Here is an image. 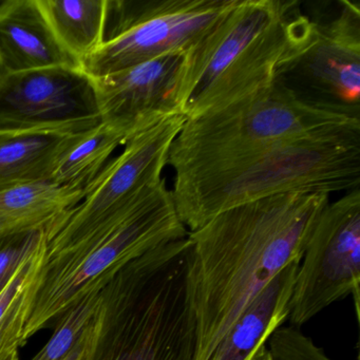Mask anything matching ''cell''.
Here are the masks:
<instances>
[{
    "label": "cell",
    "instance_id": "1",
    "mask_svg": "<svg viewBox=\"0 0 360 360\" xmlns=\"http://www.w3.org/2000/svg\"><path fill=\"white\" fill-rule=\"evenodd\" d=\"M330 195L290 193L233 206L189 231L197 359L208 360L233 322L288 265L301 262Z\"/></svg>",
    "mask_w": 360,
    "mask_h": 360
},
{
    "label": "cell",
    "instance_id": "2",
    "mask_svg": "<svg viewBox=\"0 0 360 360\" xmlns=\"http://www.w3.org/2000/svg\"><path fill=\"white\" fill-rule=\"evenodd\" d=\"M174 174L172 200L191 231L229 208L262 198L353 191L360 186V126L280 141Z\"/></svg>",
    "mask_w": 360,
    "mask_h": 360
},
{
    "label": "cell",
    "instance_id": "3",
    "mask_svg": "<svg viewBox=\"0 0 360 360\" xmlns=\"http://www.w3.org/2000/svg\"><path fill=\"white\" fill-rule=\"evenodd\" d=\"M193 243L166 242L122 267L100 290L79 360H195Z\"/></svg>",
    "mask_w": 360,
    "mask_h": 360
},
{
    "label": "cell",
    "instance_id": "4",
    "mask_svg": "<svg viewBox=\"0 0 360 360\" xmlns=\"http://www.w3.org/2000/svg\"><path fill=\"white\" fill-rule=\"evenodd\" d=\"M315 37V20L297 0H239L185 54L179 112L195 119L273 85Z\"/></svg>",
    "mask_w": 360,
    "mask_h": 360
},
{
    "label": "cell",
    "instance_id": "5",
    "mask_svg": "<svg viewBox=\"0 0 360 360\" xmlns=\"http://www.w3.org/2000/svg\"><path fill=\"white\" fill-rule=\"evenodd\" d=\"M188 233L164 179L121 218L66 245L46 248L24 343L88 295L98 292L122 267Z\"/></svg>",
    "mask_w": 360,
    "mask_h": 360
},
{
    "label": "cell",
    "instance_id": "6",
    "mask_svg": "<svg viewBox=\"0 0 360 360\" xmlns=\"http://www.w3.org/2000/svg\"><path fill=\"white\" fill-rule=\"evenodd\" d=\"M349 126H360V121L307 106L276 82L218 110L185 120L172 143L168 164L176 172Z\"/></svg>",
    "mask_w": 360,
    "mask_h": 360
},
{
    "label": "cell",
    "instance_id": "7",
    "mask_svg": "<svg viewBox=\"0 0 360 360\" xmlns=\"http://www.w3.org/2000/svg\"><path fill=\"white\" fill-rule=\"evenodd\" d=\"M238 1L108 0L104 44L82 69L96 79L163 54H186Z\"/></svg>",
    "mask_w": 360,
    "mask_h": 360
},
{
    "label": "cell",
    "instance_id": "8",
    "mask_svg": "<svg viewBox=\"0 0 360 360\" xmlns=\"http://www.w3.org/2000/svg\"><path fill=\"white\" fill-rule=\"evenodd\" d=\"M185 120L176 113L128 141L87 187L83 201L47 231V248L66 245L106 226L155 191L164 180L162 172Z\"/></svg>",
    "mask_w": 360,
    "mask_h": 360
},
{
    "label": "cell",
    "instance_id": "9",
    "mask_svg": "<svg viewBox=\"0 0 360 360\" xmlns=\"http://www.w3.org/2000/svg\"><path fill=\"white\" fill-rule=\"evenodd\" d=\"M295 278L290 303L292 326L352 295L360 317V187L322 210Z\"/></svg>",
    "mask_w": 360,
    "mask_h": 360
},
{
    "label": "cell",
    "instance_id": "10",
    "mask_svg": "<svg viewBox=\"0 0 360 360\" xmlns=\"http://www.w3.org/2000/svg\"><path fill=\"white\" fill-rule=\"evenodd\" d=\"M328 22H316L313 43L282 69L277 83L317 110L360 121V6L338 1Z\"/></svg>",
    "mask_w": 360,
    "mask_h": 360
},
{
    "label": "cell",
    "instance_id": "11",
    "mask_svg": "<svg viewBox=\"0 0 360 360\" xmlns=\"http://www.w3.org/2000/svg\"><path fill=\"white\" fill-rule=\"evenodd\" d=\"M101 122L94 79L82 68L7 73L0 81V131L82 134Z\"/></svg>",
    "mask_w": 360,
    "mask_h": 360
},
{
    "label": "cell",
    "instance_id": "12",
    "mask_svg": "<svg viewBox=\"0 0 360 360\" xmlns=\"http://www.w3.org/2000/svg\"><path fill=\"white\" fill-rule=\"evenodd\" d=\"M184 56L182 52L166 53L92 79L102 121L121 128L131 140L165 117L180 113L174 96Z\"/></svg>",
    "mask_w": 360,
    "mask_h": 360
},
{
    "label": "cell",
    "instance_id": "13",
    "mask_svg": "<svg viewBox=\"0 0 360 360\" xmlns=\"http://www.w3.org/2000/svg\"><path fill=\"white\" fill-rule=\"evenodd\" d=\"M0 62L7 73L81 64L60 45L37 0L0 5Z\"/></svg>",
    "mask_w": 360,
    "mask_h": 360
},
{
    "label": "cell",
    "instance_id": "14",
    "mask_svg": "<svg viewBox=\"0 0 360 360\" xmlns=\"http://www.w3.org/2000/svg\"><path fill=\"white\" fill-rule=\"evenodd\" d=\"M300 262L280 271L233 322L208 360H248L266 345L290 315L295 278Z\"/></svg>",
    "mask_w": 360,
    "mask_h": 360
},
{
    "label": "cell",
    "instance_id": "15",
    "mask_svg": "<svg viewBox=\"0 0 360 360\" xmlns=\"http://www.w3.org/2000/svg\"><path fill=\"white\" fill-rule=\"evenodd\" d=\"M86 195V191L51 182L30 183L0 189V239L50 231Z\"/></svg>",
    "mask_w": 360,
    "mask_h": 360
},
{
    "label": "cell",
    "instance_id": "16",
    "mask_svg": "<svg viewBox=\"0 0 360 360\" xmlns=\"http://www.w3.org/2000/svg\"><path fill=\"white\" fill-rule=\"evenodd\" d=\"M82 134L0 131V189L50 182L60 158Z\"/></svg>",
    "mask_w": 360,
    "mask_h": 360
},
{
    "label": "cell",
    "instance_id": "17",
    "mask_svg": "<svg viewBox=\"0 0 360 360\" xmlns=\"http://www.w3.org/2000/svg\"><path fill=\"white\" fill-rule=\"evenodd\" d=\"M56 39L83 64L105 41L108 0H37Z\"/></svg>",
    "mask_w": 360,
    "mask_h": 360
},
{
    "label": "cell",
    "instance_id": "18",
    "mask_svg": "<svg viewBox=\"0 0 360 360\" xmlns=\"http://www.w3.org/2000/svg\"><path fill=\"white\" fill-rule=\"evenodd\" d=\"M130 140L121 128L107 122L81 134L60 158L50 182L67 188L86 191L112 153Z\"/></svg>",
    "mask_w": 360,
    "mask_h": 360
},
{
    "label": "cell",
    "instance_id": "19",
    "mask_svg": "<svg viewBox=\"0 0 360 360\" xmlns=\"http://www.w3.org/2000/svg\"><path fill=\"white\" fill-rule=\"evenodd\" d=\"M46 239L0 292V360H9L24 345L25 330L45 259Z\"/></svg>",
    "mask_w": 360,
    "mask_h": 360
},
{
    "label": "cell",
    "instance_id": "20",
    "mask_svg": "<svg viewBox=\"0 0 360 360\" xmlns=\"http://www.w3.org/2000/svg\"><path fill=\"white\" fill-rule=\"evenodd\" d=\"M100 304V290L92 292L58 318L51 338L32 360H63L85 334Z\"/></svg>",
    "mask_w": 360,
    "mask_h": 360
},
{
    "label": "cell",
    "instance_id": "21",
    "mask_svg": "<svg viewBox=\"0 0 360 360\" xmlns=\"http://www.w3.org/2000/svg\"><path fill=\"white\" fill-rule=\"evenodd\" d=\"M267 341L275 360H333L296 326H280Z\"/></svg>",
    "mask_w": 360,
    "mask_h": 360
},
{
    "label": "cell",
    "instance_id": "22",
    "mask_svg": "<svg viewBox=\"0 0 360 360\" xmlns=\"http://www.w3.org/2000/svg\"><path fill=\"white\" fill-rule=\"evenodd\" d=\"M47 231H32L0 239V292L5 290L22 263L45 241Z\"/></svg>",
    "mask_w": 360,
    "mask_h": 360
},
{
    "label": "cell",
    "instance_id": "23",
    "mask_svg": "<svg viewBox=\"0 0 360 360\" xmlns=\"http://www.w3.org/2000/svg\"><path fill=\"white\" fill-rule=\"evenodd\" d=\"M87 328V330H88ZM87 330H86L85 334L83 335L81 339H79L77 345L73 347L72 351L66 356L63 360H79L81 359L82 353H83L84 345H85L86 342V335H87Z\"/></svg>",
    "mask_w": 360,
    "mask_h": 360
},
{
    "label": "cell",
    "instance_id": "24",
    "mask_svg": "<svg viewBox=\"0 0 360 360\" xmlns=\"http://www.w3.org/2000/svg\"><path fill=\"white\" fill-rule=\"evenodd\" d=\"M248 360H275L271 356V352L266 347V345H261Z\"/></svg>",
    "mask_w": 360,
    "mask_h": 360
},
{
    "label": "cell",
    "instance_id": "25",
    "mask_svg": "<svg viewBox=\"0 0 360 360\" xmlns=\"http://www.w3.org/2000/svg\"><path fill=\"white\" fill-rule=\"evenodd\" d=\"M6 75H7V71L5 70L3 64H1V62H0V81L3 79V77H5Z\"/></svg>",
    "mask_w": 360,
    "mask_h": 360
},
{
    "label": "cell",
    "instance_id": "26",
    "mask_svg": "<svg viewBox=\"0 0 360 360\" xmlns=\"http://www.w3.org/2000/svg\"><path fill=\"white\" fill-rule=\"evenodd\" d=\"M10 360H20L18 359V352H16V353L14 354L13 356H12V358Z\"/></svg>",
    "mask_w": 360,
    "mask_h": 360
},
{
    "label": "cell",
    "instance_id": "27",
    "mask_svg": "<svg viewBox=\"0 0 360 360\" xmlns=\"http://www.w3.org/2000/svg\"><path fill=\"white\" fill-rule=\"evenodd\" d=\"M4 0H0V5H1V3H3Z\"/></svg>",
    "mask_w": 360,
    "mask_h": 360
},
{
    "label": "cell",
    "instance_id": "28",
    "mask_svg": "<svg viewBox=\"0 0 360 360\" xmlns=\"http://www.w3.org/2000/svg\"><path fill=\"white\" fill-rule=\"evenodd\" d=\"M11 358H12V357H11ZM11 358H10V359H11ZM10 359H9V360H10Z\"/></svg>",
    "mask_w": 360,
    "mask_h": 360
}]
</instances>
